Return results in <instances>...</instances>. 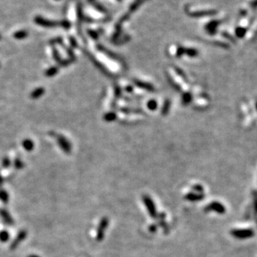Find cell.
<instances>
[{
	"mask_svg": "<svg viewBox=\"0 0 257 257\" xmlns=\"http://www.w3.org/2000/svg\"><path fill=\"white\" fill-rule=\"evenodd\" d=\"M52 55H53V58H54L55 62H57V64H59V63L62 60L59 52H58V50L54 47H53L52 48Z\"/></svg>",
	"mask_w": 257,
	"mask_h": 257,
	"instance_id": "obj_14",
	"label": "cell"
},
{
	"mask_svg": "<svg viewBox=\"0 0 257 257\" xmlns=\"http://www.w3.org/2000/svg\"><path fill=\"white\" fill-rule=\"evenodd\" d=\"M27 257H41V256L37 255V254H31V255H29Z\"/></svg>",
	"mask_w": 257,
	"mask_h": 257,
	"instance_id": "obj_23",
	"label": "cell"
},
{
	"mask_svg": "<svg viewBox=\"0 0 257 257\" xmlns=\"http://www.w3.org/2000/svg\"><path fill=\"white\" fill-rule=\"evenodd\" d=\"M56 1H58V0H56Z\"/></svg>",
	"mask_w": 257,
	"mask_h": 257,
	"instance_id": "obj_25",
	"label": "cell"
},
{
	"mask_svg": "<svg viewBox=\"0 0 257 257\" xmlns=\"http://www.w3.org/2000/svg\"><path fill=\"white\" fill-rule=\"evenodd\" d=\"M27 230H24V229H22L19 231V232L17 234V235L16 236V237L14 238V239L12 241V242L11 243V245H10V249L12 250H15L17 247H18L19 245L21 244L22 241H24L25 240V239L27 238Z\"/></svg>",
	"mask_w": 257,
	"mask_h": 257,
	"instance_id": "obj_2",
	"label": "cell"
},
{
	"mask_svg": "<svg viewBox=\"0 0 257 257\" xmlns=\"http://www.w3.org/2000/svg\"><path fill=\"white\" fill-rule=\"evenodd\" d=\"M57 140L58 142V144H59V147L61 148V149L66 154H69L71 152L72 150V147L71 144L69 141H68L66 138L64 137H63L62 135H57Z\"/></svg>",
	"mask_w": 257,
	"mask_h": 257,
	"instance_id": "obj_3",
	"label": "cell"
},
{
	"mask_svg": "<svg viewBox=\"0 0 257 257\" xmlns=\"http://www.w3.org/2000/svg\"><path fill=\"white\" fill-rule=\"evenodd\" d=\"M59 26L62 27V28L67 30V29H69L70 27H71V23H70V22L68 21V20L64 19V20H62V21L59 22Z\"/></svg>",
	"mask_w": 257,
	"mask_h": 257,
	"instance_id": "obj_16",
	"label": "cell"
},
{
	"mask_svg": "<svg viewBox=\"0 0 257 257\" xmlns=\"http://www.w3.org/2000/svg\"><path fill=\"white\" fill-rule=\"evenodd\" d=\"M3 184H4V178H3V176H2L1 174H0V187H2Z\"/></svg>",
	"mask_w": 257,
	"mask_h": 257,
	"instance_id": "obj_20",
	"label": "cell"
},
{
	"mask_svg": "<svg viewBox=\"0 0 257 257\" xmlns=\"http://www.w3.org/2000/svg\"><path fill=\"white\" fill-rule=\"evenodd\" d=\"M195 189L196 191H199V192H200V191H202V189H201V187H200L199 186H195V189Z\"/></svg>",
	"mask_w": 257,
	"mask_h": 257,
	"instance_id": "obj_22",
	"label": "cell"
},
{
	"mask_svg": "<svg viewBox=\"0 0 257 257\" xmlns=\"http://www.w3.org/2000/svg\"><path fill=\"white\" fill-rule=\"evenodd\" d=\"M58 72H59V67L53 66L49 67V69H47L46 71H45L44 75L47 77H52L57 74Z\"/></svg>",
	"mask_w": 257,
	"mask_h": 257,
	"instance_id": "obj_9",
	"label": "cell"
},
{
	"mask_svg": "<svg viewBox=\"0 0 257 257\" xmlns=\"http://www.w3.org/2000/svg\"><path fill=\"white\" fill-rule=\"evenodd\" d=\"M69 42H70V44H71V45L72 47H77V42L75 41V39L73 38V37H70Z\"/></svg>",
	"mask_w": 257,
	"mask_h": 257,
	"instance_id": "obj_19",
	"label": "cell"
},
{
	"mask_svg": "<svg viewBox=\"0 0 257 257\" xmlns=\"http://www.w3.org/2000/svg\"><path fill=\"white\" fill-rule=\"evenodd\" d=\"M143 199H144V202L145 205H146V207H147L149 213L150 214V216H152V217L154 218V216H156V215H157V212H156L155 205H154V204L152 199L148 196H144Z\"/></svg>",
	"mask_w": 257,
	"mask_h": 257,
	"instance_id": "obj_5",
	"label": "cell"
},
{
	"mask_svg": "<svg viewBox=\"0 0 257 257\" xmlns=\"http://www.w3.org/2000/svg\"><path fill=\"white\" fill-rule=\"evenodd\" d=\"M149 230H150L151 231H152V232H154V231H156V226H151V227H150Z\"/></svg>",
	"mask_w": 257,
	"mask_h": 257,
	"instance_id": "obj_21",
	"label": "cell"
},
{
	"mask_svg": "<svg viewBox=\"0 0 257 257\" xmlns=\"http://www.w3.org/2000/svg\"><path fill=\"white\" fill-rule=\"evenodd\" d=\"M2 167H3V168L7 169L11 166V161H10V159L8 157H5L3 159V160H2Z\"/></svg>",
	"mask_w": 257,
	"mask_h": 257,
	"instance_id": "obj_18",
	"label": "cell"
},
{
	"mask_svg": "<svg viewBox=\"0 0 257 257\" xmlns=\"http://www.w3.org/2000/svg\"><path fill=\"white\" fill-rule=\"evenodd\" d=\"M0 217L2 218V221H4L5 224L8 226H13L14 224V221L11 214L7 209H0Z\"/></svg>",
	"mask_w": 257,
	"mask_h": 257,
	"instance_id": "obj_6",
	"label": "cell"
},
{
	"mask_svg": "<svg viewBox=\"0 0 257 257\" xmlns=\"http://www.w3.org/2000/svg\"><path fill=\"white\" fill-rule=\"evenodd\" d=\"M0 66H1V65H0Z\"/></svg>",
	"mask_w": 257,
	"mask_h": 257,
	"instance_id": "obj_26",
	"label": "cell"
},
{
	"mask_svg": "<svg viewBox=\"0 0 257 257\" xmlns=\"http://www.w3.org/2000/svg\"><path fill=\"white\" fill-rule=\"evenodd\" d=\"M28 32L26 30H19V31L14 32L13 37L16 39H23L28 37Z\"/></svg>",
	"mask_w": 257,
	"mask_h": 257,
	"instance_id": "obj_10",
	"label": "cell"
},
{
	"mask_svg": "<svg viewBox=\"0 0 257 257\" xmlns=\"http://www.w3.org/2000/svg\"><path fill=\"white\" fill-rule=\"evenodd\" d=\"M9 233L6 230L0 231V241L2 243H6L9 239Z\"/></svg>",
	"mask_w": 257,
	"mask_h": 257,
	"instance_id": "obj_13",
	"label": "cell"
},
{
	"mask_svg": "<svg viewBox=\"0 0 257 257\" xmlns=\"http://www.w3.org/2000/svg\"><path fill=\"white\" fill-rule=\"evenodd\" d=\"M2 39V35L0 34V39Z\"/></svg>",
	"mask_w": 257,
	"mask_h": 257,
	"instance_id": "obj_24",
	"label": "cell"
},
{
	"mask_svg": "<svg viewBox=\"0 0 257 257\" xmlns=\"http://www.w3.org/2000/svg\"><path fill=\"white\" fill-rule=\"evenodd\" d=\"M44 93H45L44 88L38 87V88H37V89H35L33 92L31 93L30 97H31L32 99H39L41 97H42Z\"/></svg>",
	"mask_w": 257,
	"mask_h": 257,
	"instance_id": "obj_7",
	"label": "cell"
},
{
	"mask_svg": "<svg viewBox=\"0 0 257 257\" xmlns=\"http://www.w3.org/2000/svg\"><path fill=\"white\" fill-rule=\"evenodd\" d=\"M108 226V219L107 218H103L101 220L100 223L98 226L97 231V241H102L104 236V232L106 229H107Z\"/></svg>",
	"mask_w": 257,
	"mask_h": 257,
	"instance_id": "obj_4",
	"label": "cell"
},
{
	"mask_svg": "<svg viewBox=\"0 0 257 257\" xmlns=\"http://www.w3.org/2000/svg\"><path fill=\"white\" fill-rule=\"evenodd\" d=\"M203 197H204L203 194H196L191 193V194H187L186 196V199L191 201H199Z\"/></svg>",
	"mask_w": 257,
	"mask_h": 257,
	"instance_id": "obj_12",
	"label": "cell"
},
{
	"mask_svg": "<svg viewBox=\"0 0 257 257\" xmlns=\"http://www.w3.org/2000/svg\"><path fill=\"white\" fill-rule=\"evenodd\" d=\"M34 21L36 24L43 27H47V28H52V27L59 26V22L45 19L42 16H36L34 17Z\"/></svg>",
	"mask_w": 257,
	"mask_h": 257,
	"instance_id": "obj_1",
	"label": "cell"
},
{
	"mask_svg": "<svg viewBox=\"0 0 257 257\" xmlns=\"http://www.w3.org/2000/svg\"><path fill=\"white\" fill-rule=\"evenodd\" d=\"M49 44L52 45L53 47L54 46V45L57 44H60V45H62L63 44V40L61 38V37H57V38H55L54 39H51L49 41Z\"/></svg>",
	"mask_w": 257,
	"mask_h": 257,
	"instance_id": "obj_17",
	"label": "cell"
},
{
	"mask_svg": "<svg viewBox=\"0 0 257 257\" xmlns=\"http://www.w3.org/2000/svg\"><path fill=\"white\" fill-rule=\"evenodd\" d=\"M22 147L27 152H32L34 148V143L29 139H26L22 142Z\"/></svg>",
	"mask_w": 257,
	"mask_h": 257,
	"instance_id": "obj_8",
	"label": "cell"
},
{
	"mask_svg": "<svg viewBox=\"0 0 257 257\" xmlns=\"http://www.w3.org/2000/svg\"><path fill=\"white\" fill-rule=\"evenodd\" d=\"M14 167L15 169H23L24 167V164L20 159L17 158L14 162Z\"/></svg>",
	"mask_w": 257,
	"mask_h": 257,
	"instance_id": "obj_15",
	"label": "cell"
},
{
	"mask_svg": "<svg viewBox=\"0 0 257 257\" xmlns=\"http://www.w3.org/2000/svg\"><path fill=\"white\" fill-rule=\"evenodd\" d=\"M9 200V195L6 190L0 189V201L4 204H7Z\"/></svg>",
	"mask_w": 257,
	"mask_h": 257,
	"instance_id": "obj_11",
	"label": "cell"
}]
</instances>
